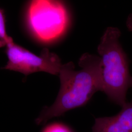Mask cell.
Here are the masks:
<instances>
[{"mask_svg": "<svg viewBox=\"0 0 132 132\" xmlns=\"http://www.w3.org/2000/svg\"><path fill=\"white\" fill-rule=\"evenodd\" d=\"M130 88H132V76H131V80H130Z\"/></svg>", "mask_w": 132, "mask_h": 132, "instance_id": "9", "label": "cell"}, {"mask_svg": "<svg viewBox=\"0 0 132 132\" xmlns=\"http://www.w3.org/2000/svg\"><path fill=\"white\" fill-rule=\"evenodd\" d=\"M78 65L81 69L77 71L72 62L62 65L56 99L52 105L43 109L36 119V124H45L51 118L85 105L96 92L102 90L100 57L85 53L80 57Z\"/></svg>", "mask_w": 132, "mask_h": 132, "instance_id": "1", "label": "cell"}, {"mask_svg": "<svg viewBox=\"0 0 132 132\" xmlns=\"http://www.w3.org/2000/svg\"><path fill=\"white\" fill-rule=\"evenodd\" d=\"M6 47L8 61L4 69L19 72L26 76L40 71L59 75L62 65L61 60L47 48H43L40 55H37L14 42Z\"/></svg>", "mask_w": 132, "mask_h": 132, "instance_id": "4", "label": "cell"}, {"mask_svg": "<svg viewBox=\"0 0 132 132\" xmlns=\"http://www.w3.org/2000/svg\"><path fill=\"white\" fill-rule=\"evenodd\" d=\"M121 107L114 116L95 118L92 132H132V101Z\"/></svg>", "mask_w": 132, "mask_h": 132, "instance_id": "5", "label": "cell"}, {"mask_svg": "<svg viewBox=\"0 0 132 132\" xmlns=\"http://www.w3.org/2000/svg\"><path fill=\"white\" fill-rule=\"evenodd\" d=\"M126 27L130 31H132V13L129 15L126 20Z\"/></svg>", "mask_w": 132, "mask_h": 132, "instance_id": "8", "label": "cell"}, {"mask_svg": "<svg viewBox=\"0 0 132 132\" xmlns=\"http://www.w3.org/2000/svg\"><path fill=\"white\" fill-rule=\"evenodd\" d=\"M118 28H107L97 47L101 59L102 92L112 101L123 106L126 103L127 90L131 76L126 53L119 39Z\"/></svg>", "mask_w": 132, "mask_h": 132, "instance_id": "2", "label": "cell"}, {"mask_svg": "<svg viewBox=\"0 0 132 132\" xmlns=\"http://www.w3.org/2000/svg\"><path fill=\"white\" fill-rule=\"evenodd\" d=\"M44 132H71L68 128L60 124H55L47 128Z\"/></svg>", "mask_w": 132, "mask_h": 132, "instance_id": "7", "label": "cell"}, {"mask_svg": "<svg viewBox=\"0 0 132 132\" xmlns=\"http://www.w3.org/2000/svg\"><path fill=\"white\" fill-rule=\"evenodd\" d=\"M26 22L33 36L43 43L51 42L65 33L70 14L61 1L34 0L28 3Z\"/></svg>", "mask_w": 132, "mask_h": 132, "instance_id": "3", "label": "cell"}, {"mask_svg": "<svg viewBox=\"0 0 132 132\" xmlns=\"http://www.w3.org/2000/svg\"><path fill=\"white\" fill-rule=\"evenodd\" d=\"M5 22L4 11L0 8V47H6L8 44L13 42L12 38L7 34Z\"/></svg>", "mask_w": 132, "mask_h": 132, "instance_id": "6", "label": "cell"}]
</instances>
